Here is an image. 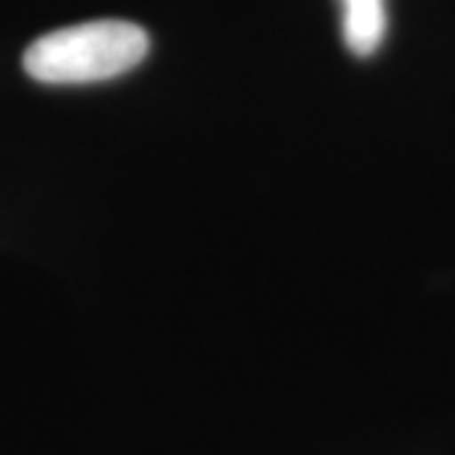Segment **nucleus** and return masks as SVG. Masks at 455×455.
<instances>
[{"instance_id":"obj_1","label":"nucleus","mask_w":455,"mask_h":455,"mask_svg":"<svg viewBox=\"0 0 455 455\" xmlns=\"http://www.w3.org/2000/svg\"><path fill=\"white\" fill-rule=\"evenodd\" d=\"M148 33L122 18L71 24L44 33L24 53L27 75L48 86H84L127 75L148 57Z\"/></svg>"},{"instance_id":"obj_2","label":"nucleus","mask_w":455,"mask_h":455,"mask_svg":"<svg viewBox=\"0 0 455 455\" xmlns=\"http://www.w3.org/2000/svg\"><path fill=\"white\" fill-rule=\"evenodd\" d=\"M385 0H343V42L355 57H370L385 42Z\"/></svg>"}]
</instances>
